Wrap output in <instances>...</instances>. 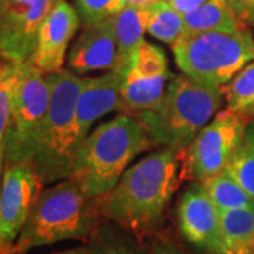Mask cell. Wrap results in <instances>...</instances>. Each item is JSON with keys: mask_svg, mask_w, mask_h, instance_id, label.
I'll list each match as a JSON object with an SVG mask.
<instances>
[{"mask_svg": "<svg viewBox=\"0 0 254 254\" xmlns=\"http://www.w3.org/2000/svg\"><path fill=\"white\" fill-rule=\"evenodd\" d=\"M181 151L163 147L122 174L115 188L99 199L102 219L133 233H144L161 222L177 190Z\"/></svg>", "mask_w": 254, "mask_h": 254, "instance_id": "obj_1", "label": "cell"}, {"mask_svg": "<svg viewBox=\"0 0 254 254\" xmlns=\"http://www.w3.org/2000/svg\"><path fill=\"white\" fill-rule=\"evenodd\" d=\"M154 148L143 123L119 115L98 126L79 145L71 178L95 199L109 193L137 155Z\"/></svg>", "mask_w": 254, "mask_h": 254, "instance_id": "obj_2", "label": "cell"}, {"mask_svg": "<svg viewBox=\"0 0 254 254\" xmlns=\"http://www.w3.org/2000/svg\"><path fill=\"white\" fill-rule=\"evenodd\" d=\"M99 199L88 196L73 178L44 188L11 249V254H24L30 249L63 240L88 242L103 220Z\"/></svg>", "mask_w": 254, "mask_h": 254, "instance_id": "obj_3", "label": "cell"}, {"mask_svg": "<svg viewBox=\"0 0 254 254\" xmlns=\"http://www.w3.org/2000/svg\"><path fill=\"white\" fill-rule=\"evenodd\" d=\"M225 91L203 85L187 75L170 79L163 100L154 109L137 115L154 147L184 151L222 108Z\"/></svg>", "mask_w": 254, "mask_h": 254, "instance_id": "obj_4", "label": "cell"}, {"mask_svg": "<svg viewBox=\"0 0 254 254\" xmlns=\"http://www.w3.org/2000/svg\"><path fill=\"white\" fill-rule=\"evenodd\" d=\"M51 99L30 161L47 184L71 178L76 151L81 145L76 102L83 78L71 69L47 75Z\"/></svg>", "mask_w": 254, "mask_h": 254, "instance_id": "obj_5", "label": "cell"}, {"mask_svg": "<svg viewBox=\"0 0 254 254\" xmlns=\"http://www.w3.org/2000/svg\"><path fill=\"white\" fill-rule=\"evenodd\" d=\"M174 60L190 79L223 88L254 61V40L247 30L185 34L173 46Z\"/></svg>", "mask_w": 254, "mask_h": 254, "instance_id": "obj_6", "label": "cell"}, {"mask_svg": "<svg viewBox=\"0 0 254 254\" xmlns=\"http://www.w3.org/2000/svg\"><path fill=\"white\" fill-rule=\"evenodd\" d=\"M50 99L51 88L46 73L40 72L30 61L17 64L4 163L30 161L50 108Z\"/></svg>", "mask_w": 254, "mask_h": 254, "instance_id": "obj_7", "label": "cell"}, {"mask_svg": "<svg viewBox=\"0 0 254 254\" xmlns=\"http://www.w3.org/2000/svg\"><path fill=\"white\" fill-rule=\"evenodd\" d=\"M247 123L249 118L245 115L219 110L181 153V181L203 182L226 170L242 143Z\"/></svg>", "mask_w": 254, "mask_h": 254, "instance_id": "obj_8", "label": "cell"}, {"mask_svg": "<svg viewBox=\"0 0 254 254\" xmlns=\"http://www.w3.org/2000/svg\"><path fill=\"white\" fill-rule=\"evenodd\" d=\"M171 78L163 50L144 40L122 81L119 115L137 116L154 109L163 100Z\"/></svg>", "mask_w": 254, "mask_h": 254, "instance_id": "obj_9", "label": "cell"}, {"mask_svg": "<svg viewBox=\"0 0 254 254\" xmlns=\"http://www.w3.org/2000/svg\"><path fill=\"white\" fill-rule=\"evenodd\" d=\"M43 190L44 182L31 164L4 163L0 182V254H11Z\"/></svg>", "mask_w": 254, "mask_h": 254, "instance_id": "obj_10", "label": "cell"}, {"mask_svg": "<svg viewBox=\"0 0 254 254\" xmlns=\"http://www.w3.org/2000/svg\"><path fill=\"white\" fill-rule=\"evenodd\" d=\"M57 0L0 1V57L11 64L26 63L37 46L40 27Z\"/></svg>", "mask_w": 254, "mask_h": 254, "instance_id": "obj_11", "label": "cell"}, {"mask_svg": "<svg viewBox=\"0 0 254 254\" xmlns=\"http://www.w3.org/2000/svg\"><path fill=\"white\" fill-rule=\"evenodd\" d=\"M177 222L181 236L190 245L209 254L223 253L220 212L202 182H193L182 193Z\"/></svg>", "mask_w": 254, "mask_h": 254, "instance_id": "obj_12", "label": "cell"}, {"mask_svg": "<svg viewBox=\"0 0 254 254\" xmlns=\"http://www.w3.org/2000/svg\"><path fill=\"white\" fill-rule=\"evenodd\" d=\"M79 20L78 11L65 0L55 1L40 27L36 50L28 60L40 72L50 75L63 69L66 50L79 27Z\"/></svg>", "mask_w": 254, "mask_h": 254, "instance_id": "obj_13", "label": "cell"}, {"mask_svg": "<svg viewBox=\"0 0 254 254\" xmlns=\"http://www.w3.org/2000/svg\"><path fill=\"white\" fill-rule=\"evenodd\" d=\"M118 44L113 17L99 24L85 26L68 55V65L75 73L112 71L116 65Z\"/></svg>", "mask_w": 254, "mask_h": 254, "instance_id": "obj_14", "label": "cell"}, {"mask_svg": "<svg viewBox=\"0 0 254 254\" xmlns=\"http://www.w3.org/2000/svg\"><path fill=\"white\" fill-rule=\"evenodd\" d=\"M120 88L122 79L115 71H108L99 76L83 78V85L76 102V122L81 144L98 119L109 112L118 110Z\"/></svg>", "mask_w": 254, "mask_h": 254, "instance_id": "obj_15", "label": "cell"}, {"mask_svg": "<svg viewBox=\"0 0 254 254\" xmlns=\"http://www.w3.org/2000/svg\"><path fill=\"white\" fill-rule=\"evenodd\" d=\"M148 6H125L113 17L118 44L116 65L112 71L123 81L138 47L144 41Z\"/></svg>", "mask_w": 254, "mask_h": 254, "instance_id": "obj_16", "label": "cell"}, {"mask_svg": "<svg viewBox=\"0 0 254 254\" xmlns=\"http://www.w3.org/2000/svg\"><path fill=\"white\" fill-rule=\"evenodd\" d=\"M185 23V34H198L208 31L239 33L243 28L225 0H208L200 7L182 16ZM184 34V36H185Z\"/></svg>", "mask_w": 254, "mask_h": 254, "instance_id": "obj_17", "label": "cell"}, {"mask_svg": "<svg viewBox=\"0 0 254 254\" xmlns=\"http://www.w3.org/2000/svg\"><path fill=\"white\" fill-rule=\"evenodd\" d=\"M222 254H254V209L220 212Z\"/></svg>", "mask_w": 254, "mask_h": 254, "instance_id": "obj_18", "label": "cell"}, {"mask_svg": "<svg viewBox=\"0 0 254 254\" xmlns=\"http://www.w3.org/2000/svg\"><path fill=\"white\" fill-rule=\"evenodd\" d=\"M202 185L205 187L219 212L235 209H254V199L237 182L236 178L229 173L227 168L203 181Z\"/></svg>", "mask_w": 254, "mask_h": 254, "instance_id": "obj_19", "label": "cell"}, {"mask_svg": "<svg viewBox=\"0 0 254 254\" xmlns=\"http://www.w3.org/2000/svg\"><path fill=\"white\" fill-rule=\"evenodd\" d=\"M86 243L89 254H144L128 230L105 219Z\"/></svg>", "mask_w": 254, "mask_h": 254, "instance_id": "obj_20", "label": "cell"}, {"mask_svg": "<svg viewBox=\"0 0 254 254\" xmlns=\"http://www.w3.org/2000/svg\"><path fill=\"white\" fill-rule=\"evenodd\" d=\"M145 31L168 46H175L185 34L184 17L165 0L148 4Z\"/></svg>", "mask_w": 254, "mask_h": 254, "instance_id": "obj_21", "label": "cell"}, {"mask_svg": "<svg viewBox=\"0 0 254 254\" xmlns=\"http://www.w3.org/2000/svg\"><path fill=\"white\" fill-rule=\"evenodd\" d=\"M223 91L227 109L250 118L254 109V61L239 71Z\"/></svg>", "mask_w": 254, "mask_h": 254, "instance_id": "obj_22", "label": "cell"}, {"mask_svg": "<svg viewBox=\"0 0 254 254\" xmlns=\"http://www.w3.org/2000/svg\"><path fill=\"white\" fill-rule=\"evenodd\" d=\"M227 170L254 199V120H249L242 143L227 164Z\"/></svg>", "mask_w": 254, "mask_h": 254, "instance_id": "obj_23", "label": "cell"}, {"mask_svg": "<svg viewBox=\"0 0 254 254\" xmlns=\"http://www.w3.org/2000/svg\"><path fill=\"white\" fill-rule=\"evenodd\" d=\"M17 81V64L0 65V160L4 163L6 137L9 130L13 98Z\"/></svg>", "mask_w": 254, "mask_h": 254, "instance_id": "obj_24", "label": "cell"}, {"mask_svg": "<svg viewBox=\"0 0 254 254\" xmlns=\"http://www.w3.org/2000/svg\"><path fill=\"white\" fill-rule=\"evenodd\" d=\"M76 11L85 26L99 24L115 17L125 7L123 0H75Z\"/></svg>", "mask_w": 254, "mask_h": 254, "instance_id": "obj_25", "label": "cell"}, {"mask_svg": "<svg viewBox=\"0 0 254 254\" xmlns=\"http://www.w3.org/2000/svg\"><path fill=\"white\" fill-rule=\"evenodd\" d=\"M225 1L242 27L247 30L249 26H254V0H225Z\"/></svg>", "mask_w": 254, "mask_h": 254, "instance_id": "obj_26", "label": "cell"}, {"mask_svg": "<svg viewBox=\"0 0 254 254\" xmlns=\"http://www.w3.org/2000/svg\"><path fill=\"white\" fill-rule=\"evenodd\" d=\"M173 9H175L180 14L185 16L195 9L200 7L203 3H206L208 0H165Z\"/></svg>", "mask_w": 254, "mask_h": 254, "instance_id": "obj_27", "label": "cell"}, {"mask_svg": "<svg viewBox=\"0 0 254 254\" xmlns=\"http://www.w3.org/2000/svg\"><path fill=\"white\" fill-rule=\"evenodd\" d=\"M153 254H182V252L170 242H157L153 249Z\"/></svg>", "mask_w": 254, "mask_h": 254, "instance_id": "obj_28", "label": "cell"}, {"mask_svg": "<svg viewBox=\"0 0 254 254\" xmlns=\"http://www.w3.org/2000/svg\"><path fill=\"white\" fill-rule=\"evenodd\" d=\"M53 254H89V249H88V246H81V247L63 250V252H55Z\"/></svg>", "mask_w": 254, "mask_h": 254, "instance_id": "obj_29", "label": "cell"}, {"mask_svg": "<svg viewBox=\"0 0 254 254\" xmlns=\"http://www.w3.org/2000/svg\"><path fill=\"white\" fill-rule=\"evenodd\" d=\"M160 0H123L125 6H148Z\"/></svg>", "mask_w": 254, "mask_h": 254, "instance_id": "obj_30", "label": "cell"}, {"mask_svg": "<svg viewBox=\"0 0 254 254\" xmlns=\"http://www.w3.org/2000/svg\"><path fill=\"white\" fill-rule=\"evenodd\" d=\"M3 165H4V163H3V161L0 160V170H1V171H3Z\"/></svg>", "mask_w": 254, "mask_h": 254, "instance_id": "obj_31", "label": "cell"}, {"mask_svg": "<svg viewBox=\"0 0 254 254\" xmlns=\"http://www.w3.org/2000/svg\"><path fill=\"white\" fill-rule=\"evenodd\" d=\"M1 173H3V171L0 170V182H1Z\"/></svg>", "mask_w": 254, "mask_h": 254, "instance_id": "obj_32", "label": "cell"}, {"mask_svg": "<svg viewBox=\"0 0 254 254\" xmlns=\"http://www.w3.org/2000/svg\"><path fill=\"white\" fill-rule=\"evenodd\" d=\"M252 116H254V109H253V112H252Z\"/></svg>", "mask_w": 254, "mask_h": 254, "instance_id": "obj_33", "label": "cell"}, {"mask_svg": "<svg viewBox=\"0 0 254 254\" xmlns=\"http://www.w3.org/2000/svg\"><path fill=\"white\" fill-rule=\"evenodd\" d=\"M0 1H1V0H0Z\"/></svg>", "mask_w": 254, "mask_h": 254, "instance_id": "obj_34", "label": "cell"}]
</instances>
